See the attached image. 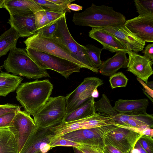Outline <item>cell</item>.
<instances>
[{
  "instance_id": "6da1fadb",
  "label": "cell",
  "mask_w": 153,
  "mask_h": 153,
  "mask_svg": "<svg viewBox=\"0 0 153 153\" xmlns=\"http://www.w3.org/2000/svg\"><path fill=\"white\" fill-rule=\"evenodd\" d=\"M53 86L48 79L21 83L16 98L26 113L33 116L50 97Z\"/></svg>"
},
{
  "instance_id": "7a4b0ae2",
  "label": "cell",
  "mask_w": 153,
  "mask_h": 153,
  "mask_svg": "<svg viewBox=\"0 0 153 153\" xmlns=\"http://www.w3.org/2000/svg\"><path fill=\"white\" fill-rule=\"evenodd\" d=\"M126 21L125 17L112 7L93 3L83 12L74 13L72 19L76 25L97 28L124 24Z\"/></svg>"
},
{
  "instance_id": "3957f363",
  "label": "cell",
  "mask_w": 153,
  "mask_h": 153,
  "mask_svg": "<svg viewBox=\"0 0 153 153\" xmlns=\"http://www.w3.org/2000/svg\"><path fill=\"white\" fill-rule=\"evenodd\" d=\"M2 66L8 73L29 79L50 77L47 70L38 66L24 48L16 47L10 50Z\"/></svg>"
},
{
  "instance_id": "277c9868",
  "label": "cell",
  "mask_w": 153,
  "mask_h": 153,
  "mask_svg": "<svg viewBox=\"0 0 153 153\" xmlns=\"http://www.w3.org/2000/svg\"><path fill=\"white\" fill-rule=\"evenodd\" d=\"M64 47L71 55L83 65L85 68L97 73L98 68L93 65L86 51L85 46L80 45L73 38L68 29L66 15L57 21V27L50 38Z\"/></svg>"
},
{
  "instance_id": "5b68a950",
  "label": "cell",
  "mask_w": 153,
  "mask_h": 153,
  "mask_svg": "<svg viewBox=\"0 0 153 153\" xmlns=\"http://www.w3.org/2000/svg\"><path fill=\"white\" fill-rule=\"evenodd\" d=\"M66 114L65 97H50L34 115L36 127H51L61 123Z\"/></svg>"
},
{
  "instance_id": "8992f818",
  "label": "cell",
  "mask_w": 153,
  "mask_h": 153,
  "mask_svg": "<svg viewBox=\"0 0 153 153\" xmlns=\"http://www.w3.org/2000/svg\"><path fill=\"white\" fill-rule=\"evenodd\" d=\"M30 58L40 68L50 69L60 74L66 78L73 73L79 72L82 68L66 59L30 48L25 49Z\"/></svg>"
},
{
  "instance_id": "52a82bcc",
  "label": "cell",
  "mask_w": 153,
  "mask_h": 153,
  "mask_svg": "<svg viewBox=\"0 0 153 153\" xmlns=\"http://www.w3.org/2000/svg\"><path fill=\"white\" fill-rule=\"evenodd\" d=\"M113 121L107 114L95 112L91 115L81 119L61 123L50 128L55 136L62 135L74 131L111 125Z\"/></svg>"
},
{
  "instance_id": "ba28073f",
  "label": "cell",
  "mask_w": 153,
  "mask_h": 153,
  "mask_svg": "<svg viewBox=\"0 0 153 153\" xmlns=\"http://www.w3.org/2000/svg\"><path fill=\"white\" fill-rule=\"evenodd\" d=\"M116 127L115 125H109L81 129L69 132L60 137L80 144L96 146L102 150L105 145L104 141L107 134Z\"/></svg>"
},
{
  "instance_id": "9c48e42d",
  "label": "cell",
  "mask_w": 153,
  "mask_h": 153,
  "mask_svg": "<svg viewBox=\"0 0 153 153\" xmlns=\"http://www.w3.org/2000/svg\"><path fill=\"white\" fill-rule=\"evenodd\" d=\"M23 42L27 48L55 56L73 62L82 68H85L83 65L73 57L64 47L52 39L43 37L39 33L28 37Z\"/></svg>"
},
{
  "instance_id": "30bf717a",
  "label": "cell",
  "mask_w": 153,
  "mask_h": 153,
  "mask_svg": "<svg viewBox=\"0 0 153 153\" xmlns=\"http://www.w3.org/2000/svg\"><path fill=\"white\" fill-rule=\"evenodd\" d=\"M103 84V81L96 77L85 78L81 84L66 97V114L80 107L91 97L93 90Z\"/></svg>"
},
{
  "instance_id": "8fae6325",
  "label": "cell",
  "mask_w": 153,
  "mask_h": 153,
  "mask_svg": "<svg viewBox=\"0 0 153 153\" xmlns=\"http://www.w3.org/2000/svg\"><path fill=\"white\" fill-rule=\"evenodd\" d=\"M7 127L15 137L19 153L36 126L30 115L20 108Z\"/></svg>"
},
{
  "instance_id": "7c38bea8",
  "label": "cell",
  "mask_w": 153,
  "mask_h": 153,
  "mask_svg": "<svg viewBox=\"0 0 153 153\" xmlns=\"http://www.w3.org/2000/svg\"><path fill=\"white\" fill-rule=\"evenodd\" d=\"M141 136L132 130L117 126L107 134L105 144L111 145L124 153H128Z\"/></svg>"
},
{
  "instance_id": "4fadbf2b",
  "label": "cell",
  "mask_w": 153,
  "mask_h": 153,
  "mask_svg": "<svg viewBox=\"0 0 153 153\" xmlns=\"http://www.w3.org/2000/svg\"><path fill=\"white\" fill-rule=\"evenodd\" d=\"M50 127H36L19 153H46L52 148L50 143L55 136Z\"/></svg>"
},
{
  "instance_id": "5bb4252c",
  "label": "cell",
  "mask_w": 153,
  "mask_h": 153,
  "mask_svg": "<svg viewBox=\"0 0 153 153\" xmlns=\"http://www.w3.org/2000/svg\"><path fill=\"white\" fill-rule=\"evenodd\" d=\"M102 28L119 40L128 51L137 53L143 50L144 48L146 42L135 36L124 24Z\"/></svg>"
},
{
  "instance_id": "9a60e30c",
  "label": "cell",
  "mask_w": 153,
  "mask_h": 153,
  "mask_svg": "<svg viewBox=\"0 0 153 153\" xmlns=\"http://www.w3.org/2000/svg\"><path fill=\"white\" fill-rule=\"evenodd\" d=\"M127 71L136 76L145 83L153 74V61L132 51H129Z\"/></svg>"
},
{
  "instance_id": "2e32d148",
  "label": "cell",
  "mask_w": 153,
  "mask_h": 153,
  "mask_svg": "<svg viewBox=\"0 0 153 153\" xmlns=\"http://www.w3.org/2000/svg\"><path fill=\"white\" fill-rule=\"evenodd\" d=\"M124 25L135 36L146 42H153V18L139 15L126 21Z\"/></svg>"
},
{
  "instance_id": "e0dca14e",
  "label": "cell",
  "mask_w": 153,
  "mask_h": 153,
  "mask_svg": "<svg viewBox=\"0 0 153 153\" xmlns=\"http://www.w3.org/2000/svg\"><path fill=\"white\" fill-rule=\"evenodd\" d=\"M7 23L18 33L20 37H30L37 33L33 12L18 16H10Z\"/></svg>"
},
{
  "instance_id": "ac0fdd59",
  "label": "cell",
  "mask_w": 153,
  "mask_h": 153,
  "mask_svg": "<svg viewBox=\"0 0 153 153\" xmlns=\"http://www.w3.org/2000/svg\"><path fill=\"white\" fill-rule=\"evenodd\" d=\"M89 36L101 44L104 49L112 53L123 52L126 54L129 51L119 40L102 28L92 27Z\"/></svg>"
},
{
  "instance_id": "d6986e66",
  "label": "cell",
  "mask_w": 153,
  "mask_h": 153,
  "mask_svg": "<svg viewBox=\"0 0 153 153\" xmlns=\"http://www.w3.org/2000/svg\"><path fill=\"white\" fill-rule=\"evenodd\" d=\"M149 104L148 99L123 100L115 101L113 107L117 112L128 115H138L146 113Z\"/></svg>"
},
{
  "instance_id": "ffe728a7",
  "label": "cell",
  "mask_w": 153,
  "mask_h": 153,
  "mask_svg": "<svg viewBox=\"0 0 153 153\" xmlns=\"http://www.w3.org/2000/svg\"><path fill=\"white\" fill-rule=\"evenodd\" d=\"M3 8L8 12L10 16H18L44 10L33 0H5Z\"/></svg>"
},
{
  "instance_id": "44dd1931",
  "label": "cell",
  "mask_w": 153,
  "mask_h": 153,
  "mask_svg": "<svg viewBox=\"0 0 153 153\" xmlns=\"http://www.w3.org/2000/svg\"><path fill=\"white\" fill-rule=\"evenodd\" d=\"M128 61L126 53L123 52H116L113 56L102 62L98 68L99 71L103 75L110 76L120 68H126Z\"/></svg>"
},
{
  "instance_id": "7402d4cb",
  "label": "cell",
  "mask_w": 153,
  "mask_h": 153,
  "mask_svg": "<svg viewBox=\"0 0 153 153\" xmlns=\"http://www.w3.org/2000/svg\"><path fill=\"white\" fill-rule=\"evenodd\" d=\"M94 98L91 97L80 107L66 114L62 122H68L86 117L95 112Z\"/></svg>"
},
{
  "instance_id": "603a6c76",
  "label": "cell",
  "mask_w": 153,
  "mask_h": 153,
  "mask_svg": "<svg viewBox=\"0 0 153 153\" xmlns=\"http://www.w3.org/2000/svg\"><path fill=\"white\" fill-rule=\"evenodd\" d=\"M0 153H18L15 137L7 127H0Z\"/></svg>"
},
{
  "instance_id": "cb8c5ba5",
  "label": "cell",
  "mask_w": 153,
  "mask_h": 153,
  "mask_svg": "<svg viewBox=\"0 0 153 153\" xmlns=\"http://www.w3.org/2000/svg\"><path fill=\"white\" fill-rule=\"evenodd\" d=\"M19 37L18 33L11 27L0 36V57L16 47Z\"/></svg>"
},
{
  "instance_id": "d4e9b609",
  "label": "cell",
  "mask_w": 153,
  "mask_h": 153,
  "mask_svg": "<svg viewBox=\"0 0 153 153\" xmlns=\"http://www.w3.org/2000/svg\"><path fill=\"white\" fill-rule=\"evenodd\" d=\"M23 79L21 76L10 74L6 79L0 82V96L5 97L16 90Z\"/></svg>"
},
{
  "instance_id": "484cf974",
  "label": "cell",
  "mask_w": 153,
  "mask_h": 153,
  "mask_svg": "<svg viewBox=\"0 0 153 153\" xmlns=\"http://www.w3.org/2000/svg\"><path fill=\"white\" fill-rule=\"evenodd\" d=\"M144 125H149L151 128H153V114H149L146 113L143 114L132 115L125 125L121 126L137 128Z\"/></svg>"
},
{
  "instance_id": "4316f807",
  "label": "cell",
  "mask_w": 153,
  "mask_h": 153,
  "mask_svg": "<svg viewBox=\"0 0 153 153\" xmlns=\"http://www.w3.org/2000/svg\"><path fill=\"white\" fill-rule=\"evenodd\" d=\"M134 2L139 15L153 18V0H135Z\"/></svg>"
},
{
  "instance_id": "83f0119b",
  "label": "cell",
  "mask_w": 153,
  "mask_h": 153,
  "mask_svg": "<svg viewBox=\"0 0 153 153\" xmlns=\"http://www.w3.org/2000/svg\"><path fill=\"white\" fill-rule=\"evenodd\" d=\"M86 51L93 65L98 68L101 65L102 61L100 55L103 48H98L92 44H88L85 46Z\"/></svg>"
},
{
  "instance_id": "f1b7e54d",
  "label": "cell",
  "mask_w": 153,
  "mask_h": 153,
  "mask_svg": "<svg viewBox=\"0 0 153 153\" xmlns=\"http://www.w3.org/2000/svg\"><path fill=\"white\" fill-rule=\"evenodd\" d=\"M128 79L122 72L116 73L110 76L109 82L112 89L126 87L127 85Z\"/></svg>"
},
{
  "instance_id": "f546056e",
  "label": "cell",
  "mask_w": 153,
  "mask_h": 153,
  "mask_svg": "<svg viewBox=\"0 0 153 153\" xmlns=\"http://www.w3.org/2000/svg\"><path fill=\"white\" fill-rule=\"evenodd\" d=\"M50 146L52 148L58 146H70L78 147L81 144L63 138L61 137L55 136L51 140Z\"/></svg>"
},
{
  "instance_id": "4dcf8cb0",
  "label": "cell",
  "mask_w": 153,
  "mask_h": 153,
  "mask_svg": "<svg viewBox=\"0 0 153 153\" xmlns=\"http://www.w3.org/2000/svg\"><path fill=\"white\" fill-rule=\"evenodd\" d=\"M34 18L37 32L47 26L50 25L45 10L39 11L35 13Z\"/></svg>"
},
{
  "instance_id": "1f68e13d",
  "label": "cell",
  "mask_w": 153,
  "mask_h": 153,
  "mask_svg": "<svg viewBox=\"0 0 153 153\" xmlns=\"http://www.w3.org/2000/svg\"><path fill=\"white\" fill-rule=\"evenodd\" d=\"M39 4L45 10L57 12H67L59 6L49 1L48 0H33Z\"/></svg>"
},
{
  "instance_id": "d6a6232c",
  "label": "cell",
  "mask_w": 153,
  "mask_h": 153,
  "mask_svg": "<svg viewBox=\"0 0 153 153\" xmlns=\"http://www.w3.org/2000/svg\"><path fill=\"white\" fill-rule=\"evenodd\" d=\"M58 20L47 26L42 30L39 31L37 33L39 34L42 36L43 37L49 39L53 37L57 29V21Z\"/></svg>"
},
{
  "instance_id": "836d02e7",
  "label": "cell",
  "mask_w": 153,
  "mask_h": 153,
  "mask_svg": "<svg viewBox=\"0 0 153 153\" xmlns=\"http://www.w3.org/2000/svg\"><path fill=\"white\" fill-rule=\"evenodd\" d=\"M138 140L147 153H153V137L143 135Z\"/></svg>"
},
{
  "instance_id": "e575fe53",
  "label": "cell",
  "mask_w": 153,
  "mask_h": 153,
  "mask_svg": "<svg viewBox=\"0 0 153 153\" xmlns=\"http://www.w3.org/2000/svg\"><path fill=\"white\" fill-rule=\"evenodd\" d=\"M17 111L8 112L0 116V127H8L14 117Z\"/></svg>"
},
{
  "instance_id": "d590c367",
  "label": "cell",
  "mask_w": 153,
  "mask_h": 153,
  "mask_svg": "<svg viewBox=\"0 0 153 153\" xmlns=\"http://www.w3.org/2000/svg\"><path fill=\"white\" fill-rule=\"evenodd\" d=\"M21 108L19 105L15 104H0V116L8 112L16 111Z\"/></svg>"
},
{
  "instance_id": "8d00e7d4",
  "label": "cell",
  "mask_w": 153,
  "mask_h": 153,
  "mask_svg": "<svg viewBox=\"0 0 153 153\" xmlns=\"http://www.w3.org/2000/svg\"><path fill=\"white\" fill-rule=\"evenodd\" d=\"M45 11L49 24L58 20L60 18L66 15L65 12H57L46 10Z\"/></svg>"
},
{
  "instance_id": "74e56055",
  "label": "cell",
  "mask_w": 153,
  "mask_h": 153,
  "mask_svg": "<svg viewBox=\"0 0 153 153\" xmlns=\"http://www.w3.org/2000/svg\"><path fill=\"white\" fill-rule=\"evenodd\" d=\"M76 148L84 153H99L98 149H100L96 146L83 144H81L80 147Z\"/></svg>"
},
{
  "instance_id": "f35d334b",
  "label": "cell",
  "mask_w": 153,
  "mask_h": 153,
  "mask_svg": "<svg viewBox=\"0 0 153 153\" xmlns=\"http://www.w3.org/2000/svg\"><path fill=\"white\" fill-rule=\"evenodd\" d=\"M62 7L66 10L67 12H70V10L67 8L68 4L75 1V0H48Z\"/></svg>"
},
{
  "instance_id": "ab89813d",
  "label": "cell",
  "mask_w": 153,
  "mask_h": 153,
  "mask_svg": "<svg viewBox=\"0 0 153 153\" xmlns=\"http://www.w3.org/2000/svg\"><path fill=\"white\" fill-rule=\"evenodd\" d=\"M142 53H144V56L153 61V44H149L146 45Z\"/></svg>"
},
{
  "instance_id": "60d3db41",
  "label": "cell",
  "mask_w": 153,
  "mask_h": 153,
  "mask_svg": "<svg viewBox=\"0 0 153 153\" xmlns=\"http://www.w3.org/2000/svg\"><path fill=\"white\" fill-rule=\"evenodd\" d=\"M102 151L104 153H124L117 148L110 144H105Z\"/></svg>"
},
{
  "instance_id": "b9f144b4",
  "label": "cell",
  "mask_w": 153,
  "mask_h": 153,
  "mask_svg": "<svg viewBox=\"0 0 153 153\" xmlns=\"http://www.w3.org/2000/svg\"><path fill=\"white\" fill-rule=\"evenodd\" d=\"M137 80L140 82V83L142 85L145 90L146 92L149 94L152 98L153 97V90L150 88L143 81L138 78H137Z\"/></svg>"
},
{
  "instance_id": "7bdbcfd3",
  "label": "cell",
  "mask_w": 153,
  "mask_h": 153,
  "mask_svg": "<svg viewBox=\"0 0 153 153\" xmlns=\"http://www.w3.org/2000/svg\"><path fill=\"white\" fill-rule=\"evenodd\" d=\"M67 8L69 10H71L75 11H78L81 10L83 8L82 6L78 5L76 4H70L67 6Z\"/></svg>"
},
{
  "instance_id": "ee69618b",
  "label": "cell",
  "mask_w": 153,
  "mask_h": 153,
  "mask_svg": "<svg viewBox=\"0 0 153 153\" xmlns=\"http://www.w3.org/2000/svg\"><path fill=\"white\" fill-rule=\"evenodd\" d=\"M140 134L141 135H143L153 137V129L151 128H147L143 131Z\"/></svg>"
},
{
  "instance_id": "f6af8a7d",
  "label": "cell",
  "mask_w": 153,
  "mask_h": 153,
  "mask_svg": "<svg viewBox=\"0 0 153 153\" xmlns=\"http://www.w3.org/2000/svg\"><path fill=\"white\" fill-rule=\"evenodd\" d=\"M133 148L137 149L140 153H147L146 150L142 147L138 140L135 143Z\"/></svg>"
},
{
  "instance_id": "bcb514c9",
  "label": "cell",
  "mask_w": 153,
  "mask_h": 153,
  "mask_svg": "<svg viewBox=\"0 0 153 153\" xmlns=\"http://www.w3.org/2000/svg\"><path fill=\"white\" fill-rule=\"evenodd\" d=\"M10 74L2 71L0 73V82L6 79Z\"/></svg>"
},
{
  "instance_id": "7dc6e473",
  "label": "cell",
  "mask_w": 153,
  "mask_h": 153,
  "mask_svg": "<svg viewBox=\"0 0 153 153\" xmlns=\"http://www.w3.org/2000/svg\"><path fill=\"white\" fill-rule=\"evenodd\" d=\"M97 88L94 89L91 94V97L95 98H97L99 96V93L97 90Z\"/></svg>"
},
{
  "instance_id": "c3c4849f",
  "label": "cell",
  "mask_w": 153,
  "mask_h": 153,
  "mask_svg": "<svg viewBox=\"0 0 153 153\" xmlns=\"http://www.w3.org/2000/svg\"><path fill=\"white\" fill-rule=\"evenodd\" d=\"M150 88L153 90V82H147L146 83H145Z\"/></svg>"
},
{
  "instance_id": "681fc988",
  "label": "cell",
  "mask_w": 153,
  "mask_h": 153,
  "mask_svg": "<svg viewBox=\"0 0 153 153\" xmlns=\"http://www.w3.org/2000/svg\"><path fill=\"white\" fill-rule=\"evenodd\" d=\"M74 153H84L76 147H73Z\"/></svg>"
},
{
  "instance_id": "f907efd6",
  "label": "cell",
  "mask_w": 153,
  "mask_h": 153,
  "mask_svg": "<svg viewBox=\"0 0 153 153\" xmlns=\"http://www.w3.org/2000/svg\"><path fill=\"white\" fill-rule=\"evenodd\" d=\"M130 153H140L139 150L135 148H133L130 151Z\"/></svg>"
},
{
  "instance_id": "816d5d0a",
  "label": "cell",
  "mask_w": 153,
  "mask_h": 153,
  "mask_svg": "<svg viewBox=\"0 0 153 153\" xmlns=\"http://www.w3.org/2000/svg\"><path fill=\"white\" fill-rule=\"evenodd\" d=\"M5 0H0V9L3 8Z\"/></svg>"
},
{
  "instance_id": "f5cc1de1",
  "label": "cell",
  "mask_w": 153,
  "mask_h": 153,
  "mask_svg": "<svg viewBox=\"0 0 153 153\" xmlns=\"http://www.w3.org/2000/svg\"><path fill=\"white\" fill-rule=\"evenodd\" d=\"M98 151H99V153H104L103 152H102V150H101V149H98Z\"/></svg>"
},
{
  "instance_id": "db71d44e",
  "label": "cell",
  "mask_w": 153,
  "mask_h": 153,
  "mask_svg": "<svg viewBox=\"0 0 153 153\" xmlns=\"http://www.w3.org/2000/svg\"><path fill=\"white\" fill-rule=\"evenodd\" d=\"M2 68L3 67L2 66H0V73L2 71Z\"/></svg>"
},
{
  "instance_id": "11a10c76",
  "label": "cell",
  "mask_w": 153,
  "mask_h": 153,
  "mask_svg": "<svg viewBox=\"0 0 153 153\" xmlns=\"http://www.w3.org/2000/svg\"><path fill=\"white\" fill-rule=\"evenodd\" d=\"M128 153H130V152H129Z\"/></svg>"
},
{
  "instance_id": "9f6ffc18",
  "label": "cell",
  "mask_w": 153,
  "mask_h": 153,
  "mask_svg": "<svg viewBox=\"0 0 153 153\" xmlns=\"http://www.w3.org/2000/svg\"></svg>"
}]
</instances>
